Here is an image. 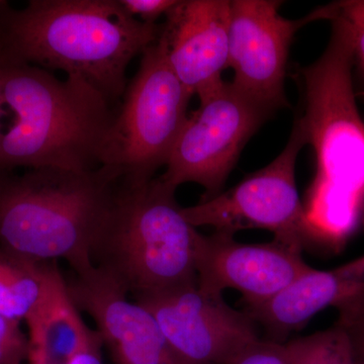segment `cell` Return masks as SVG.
<instances>
[{"label": "cell", "instance_id": "obj_2", "mask_svg": "<svg viewBox=\"0 0 364 364\" xmlns=\"http://www.w3.org/2000/svg\"><path fill=\"white\" fill-rule=\"evenodd\" d=\"M330 23L324 53L299 70L304 102L298 117L316 158L306 213L316 238L340 243L364 226V121L356 104L348 33Z\"/></svg>", "mask_w": 364, "mask_h": 364}, {"label": "cell", "instance_id": "obj_3", "mask_svg": "<svg viewBox=\"0 0 364 364\" xmlns=\"http://www.w3.org/2000/svg\"><path fill=\"white\" fill-rule=\"evenodd\" d=\"M4 107L13 121L0 138V171L55 167L90 171L104 165L117 112L82 79L0 59Z\"/></svg>", "mask_w": 364, "mask_h": 364}, {"label": "cell", "instance_id": "obj_12", "mask_svg": "<svg viewBox=\"0 0 364 364\" xmlns=\"http://www.w3.org/2000/svg\"><path fill=\"white\" fill-rule=\"evenodd\" d=\"M72 301L90 316L112 364H186L156 318L95 265L66 280Z\"/></svg>", "mask_w": 364, "mask_h": 364}, {"label": "cell", "instance_id": "obj_20", "mask_svg": "<svg viewBox=\"0 0 364 364\" xmlns=\"http://www.w3.org/2000/svg\"><path fill=\"white\" fill-rule=\"evenodd\" d=\"M230 364H293L284 343L261 338Z\"/></svg>", "mask_w": 364, "mask_h": 364}, {"label": "cell", "instance_id": "obj_10", "mask_svg": "<svg viewBox=\"0 0 364 364\" xmlns=\"http://www.w3.org/2000/svg\"><path fill=\"white\" fill-rule=\"evenodd\" d=\"M282 1H230L229 68L235 87L274 112L289 105L284 91L289 49L310 14L299 20L280 16Z\"/></svg>", "mask_w": 364, "mask_h": 364}, {"label": "cell", "instance_id": "obj_16", "mask_svg": "<svg viewBox=\"0 0 364 364\" xmlns=\"http://www.w3.org/2000/svg\"><path fill=\"white\" fill-rule=\"evenodd\" d=\"M55 262H39L0 246V315L28 322L63 279Z\"/></svg>", "mask_w": 364, "mask_h": 364}, {"label": "cell", "instance_id": "obj_4", "mask_svg": "<svg viewBox=\"0 0 364 364\" xmlns=\"http://www.w3.org/2000/svg\"><path fill=\"white\" fill-rule=\"evenodd\" d=\"M122 181L121 172L107 165L0 171V246L39 262L65 260L74 273L87 269Z\"/></svg>", "mask_w": 364, "mask_h": 364}, {"label": "cell", "instance_id": "obj_14", "mask_svg": "<svg viewBox=\"0 0 364 364\" xmlns=\"http://www.w3.org/2000/svg\"><path fill=\"white\" fill-rule=\"evenodd\" d=\"M363 296L364 275L344 264L331 270L312 267L267 303L246 311L267 332L265 339L284 343L314 316L328 308L342 310Z\"/></svg>", "mask_w": 364, "mask_h": 364}, {"label": "cell", "instance_id": "obj_6", "mask_svg": "<svg viewBox=\"0 0 364 364\" xmlns=\"http://www.w3.org/2000/svg\"><path fill=\"white\" fill-rule=\"evenodd\" d=\"M191 98L169 65L160 35L142 53L139 70L127 86L107 138L104 165L119 170L128 183L155 178L166 166L188 119Z\"/></svg>", "mask_w": 364, "mask_h": 364}, {"label": "cell", "instance_id": "obj_11", "mask_svg": "<svg viewBox=\"0 0 364 364\" xmlns=\"http://www.w3.org/2000/svg\"><path fill=\"white\" fill-rule=\"evenodd\" d=\"M229 231L198 235L196 250L198 287L205 293L239 291L246 310L267 303L311 269L303 249L275 240L242 243Z\"/></svg>", "mask_w": 364, "mask_h": 364}, {"label": "cell", "instance_id": "obj_13", "mask_svg": "<svg viewBox=\"0 0 364 364\" xmlns=\"http://www.w3.org/2000/svg\"><path fill=\"white\" fill-rule=\"evenodd\" d=\"M229 0L177 1L161 25L172 70L191 97H205L229 68Z\"/></svg>", "mask_w": 364, "mask_h": 364}, {"label": "cell", "instance_id": "obj_15", "mask_svg": "<svg viewBox=\"0 0 364 364\" xmlns=\"http://www.w3.org/2000/svg\"><path fill=\"white\" fill-rule=\"evenodd\" d=\"M26 324L30 342L28 364H69L100 339V333L90 329L81 318L64 277Z\"/></svg>", "mask_w": 364, "mask_h": 364}, {"label": "cell", "instance_id": "obj_18", "mask_svg": "<svg viewBox=\"0 0 364 364\" xmlns=\"http://www.w3.org/2000/svg\"><path fill=\"white\" fill-rule=\"evenodd\" d=\"M312 21H328L341 25L348 33L354 68L364 77V0H339L318 6L310 13Z\"/></svg>", "mask_w": 364, "mask_h": 364}, {"label": "cell", "instance_id": "obj_19", "mask_svg": "<svg viewBox=\"0 0 364 364\" xmlns=\"http://www.w3.org/2000/svg\"><path fill=\"white\" fill-rule=\"evenodd\" d=\"M30 342L21 323L0 315V364L28 363Z\"/></svg>", "mask_w": 364, "mask_h": 364}, {"label": "cell", "instance_id": "obj_24", "mask_svg": "<svg viewBox=\"0 0 364 364\" xmlns=\"http://www.w3.org/2000/svg\"><path fill=\"white\" fill-rule=\"evenodd\" d=\"M4 91H2V72H1V65H0V138H1L2 129L1 126V119L2 114H4Z\"/></svg>", "mask_w": 364, "mask_h": 364}, {"label": "cell", "instance_id": "obj_5", "mask_svg": "<svg viewBox=\"0 0 364 364\" xmlns=\"http://www.w3.org/2000/svg\"><path fill=\"white\" fill-rule=\"evenodd\" d=\"M157 176L142 184L123 179L111 212L91 248V261L133 299L198 284L200 232Z\"/></svg>", "mask_w": 364, "mask_h": 364}, {"label": "cell", "instance_id": "obj_23", "mask_svg": "<svg viewBox=\"0 0 364 364\" xmlns=\"http://www.w3.org/2000/svg\"><path fill=\"white\" fill-rule=\"evenodd\" d=\"M102 338L90 347L80 352L73 360L69 364H104L102 361Z\"/></svg>", "mask_w": 364, "mask_h": 364}, {"label": "cell", "instance_id": "obj_7", "mask_svg": "<svg viewBox=\"0 0 364 364\" xmlns=\"http://www.w3.org/2000/svg\"><path fill=\"white\" fill-rule=\"evenodd\" d=\"M306 145L305 130L296 117L286 148L272 163L215 198L182 208L184 217L191 226L215 231L267 230L275 240L304 250L316 239L296 183V158Z\"/></svg>", "mask_w": 364, "mask_h": 364}, {"label": "cell", "instance_id": "obj_8", "mask_svg": "<svg viewBox=\"0 0 364 364\" xmlns=\"http://www.w3.org/2000/svg\"><path fill=\"white\" fill-rule=\"evenodd\" d=\"M272 114L223 81L200 98V107L188 117L160 177L176 189L198 184L205 189L200 200L215 198L246 144Z\"/></svg>", "mask_w": 364, "mask_h": 364}, {"label": "cell", "instance_id": "obj_17", "mask_svg": "<svg viewBox=\"0 0 364 364\" xmlns=\"http://www.w3.org/2000/svg\"><path fill=\"white\" fill-rule=\"evenodd\" d=\"M284 346L293 364H358L348 335L336 323L322 331L289 339Z\"/></svg>", "mask_w": 364, "mask_h": 364}, {"label": "cell", "instance_id": "obj_1", "mask_svg": "<svg viewBox=\"0 0 364 364\" xmlns=\"http://www.w3.org/2000/svg\"><path fill=\"white\" fill-rule=\"evenodd\" d=\"M161 25L131 16L119 0H31L0 4V59L82 79L112 105L122 102L132 60Z\"/></svg>", "mask_w": 364, "mask_h": 364}, {"label": "cell", "instance_id": "obj_9", "mask_svg": "<svg viewBox=\"0 0 364 364\" xmlns=\"http://www.w3.org/2000/svg\"><path fill=\"white\" fill-rule=\"evenodd\" d=\"M133 301L154 316L186 364H230L261 339L250 314L228 305L223 294L200 291L198 284Z\"/></svg>", "mask_w": 364, "mask_h": 364}, {"label": "cell", "instance_id": "obj_22", "mask_svg": "<svg viewBox=\"0 0 364 364\" xmlns=\"http://www.w3.org/2000/svg\"><path fill=\"white\" fill-rule=\"evenodd\" d=\"M336 324L348 335L358 364H364V308L338 313Z\"/></svg>", "mask_w": 364, "mask_h": 364}, {"label": "cell", "instance_id": "obj_25", "mask_svg": "<svg viewBox=\"0 0 364 364\" xmlns=\"http://www.w3.org/2000/svg\"><path fill=\"white\" fill-rule=\"evenodd\" d=\"M2 4V1H0V4Z\"/></svg>", "mask_w": 364, "mask_h": 364}, {"label": "cell", "instance_id": "obj_21", "mask_svg": "<svg viewBox=\"0 0 364 364\" xmlns=\"http://www.w3.org/2000/svg\"><path fill=\"white\" fill-rule=\"evenodd\" d=\"M177 0H119L124 11L144 23H156L176 6Z\"/></svg>", "mask_w": 364, "mask_h": 364}]
</instances>
